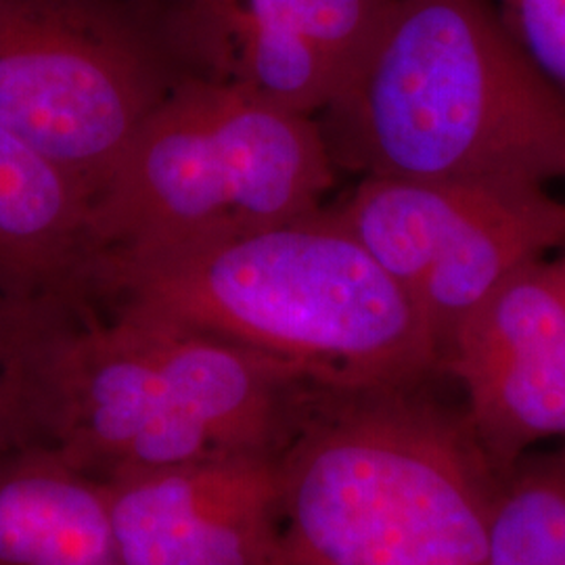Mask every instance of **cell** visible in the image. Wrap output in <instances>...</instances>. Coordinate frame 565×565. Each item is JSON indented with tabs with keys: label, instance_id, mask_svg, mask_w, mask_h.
Listing matches in <instances>:
<instances>
[{
	"label": "cell",
	"instance_id": "obj_1",
	"mask_svg": "<svg viewBox=\"0 0 565 565\" xmlns=\"http://www.w3.org/2000/svg\"><path fill=\"white\" fill-rule=\"evenodd\" d=\"M82 289L242 345L315 387L419 385L438 369L415 300L329 207L228 237L102 252Z\"/></svg>",
	"mask_w": 565,
	"mask_h": 565
},
{
	"label": "cell",
	"instance_id": "obj_2",
	"mask_svg": "<svg viewBox=\"0 0 565 565\" xmlns=\"http://www.w3.org/2000/svg\"><path fill=\"white\" fill-rule=\"evenodd\" d=\"M82 291L13 302L28 445L93 478L268 450L289 377L263 356Z\"/></svg>",
	"mask_w": 565,
	"mask_h": 565
},
{
	"label": "cell",
	"instance_id": "obj_3",
	"mask_svg": "<svg viewBox=\"0 0 565 565\" xmlns=\"http://www.w3.org/2000/svg\"><path fill=\"white\" fill-rule=\"evenodd\" d=\"M317 121L335 168L359 177L565 179V103L494 0H387L359 67Z\"/></svg>",
	"mask_w": 565,
	"mask_h": 565
},
{
	"label": "cell",
	"instance_id": "obj_4",
	"mask_svg": "<svg viewBox=\"0 0 565 565\" xmlns=\"http://www.w3.org/2000/svg\"><path fill=\"white\" fill-rule=\"evenodd\" d=\"M415 387L303 385L277 448L289 565H484L476 440Z\"/></svg>",
	"mask_w": 565,
	"mask_h": 565
},
{
	"label": "cell",
	"instance_id": "obj_5",
	"mask_svg": "<svg viewBox=\"0 0 565 565\" xmlns=\"http://www.w3.org/2000/svg\"><path fill=\"white\" fill-rule=\"evenodd\" d=\"M335 177L317 118L179 78L93 200L95 247L181 245L298 221L324 207Z\"/></svg>",
	"mask_w": 565,
	"mask_h": 565
},
{
	"label": "cell",
	"instance_id": "obj_6",
	"mask_svg": "<svg viewBox=\"0 0 565 565\" xmlns=\"http://www.w3.org/2000/svg\"><path fill=\"white\" fill-rule=\"evenodd\" d=\"M177 81L121 0H0V121L93 200Z\"/></svg>",
	"mask_w": 565,
	"mask_h": 565
},
{
	"label": "cell",
	"instance_id": "obj_7",
	"mask_svg": "<svg viewBox=\"0 0 565 565\" xmlns=\"http://www.w3.org/2000/svg\"><path fill=\"white\" fill-rule=\"evenodd\" d=\"M387 0H149L137 13L179 78L317 118L352 78Z\"/></svg>",
	"mask_w": 565,
	"mask_h": 565
},
{
	"label": "cell",
	"instance_id": "obj_8",
	"mask_svg": "<svg viewBox=\"0 0 565 565\" xmlns=\"http://www.w3.org/2000/svg\"><path fill=\"white\" fill-rule=\"evenodd\" d=\"M476 445L494 457L565 436V247L490 294L446 343Z\"/></svg>",
	"mask_w": 565,
	"mask_h": 565
},
{
	"label": "cell",
	"instance_id": "obj_9",
	"mask_svg": "<svg viewBox=\"0 0 565 565\" xmlns=\"http://www.w3.org/2000/svg\"><path fill=\"white\" fill-rule=\"evenodd\" d=\"M121 565H289L277 450H237L105 482Z\"/></svg>",
	"mask_w": 565,
	"mask_h": 565
},
{
	"label": "cell",
	"instance_id": "obj_10",
	"mask_svg": "<svg viewBox=\"0 0 565 565\" xmlns=\"http://www.w3.org/2000/svg\"><path fill=\"white\" fill-rule=\"evenodd\" d=\"M95 254L88 186L0 121V296L72 294Z\"/></svg>",
	"mask_w": 565,
	"mask_h": 565
},
{
	"label": "cell",
	"instance_id": "obj_11",
	"mask_svg": "<svg viewBox=\"0 0 565 565\" xmlns=\"http://www.w3.org/2000/svg\"><path fill=\"white\" fill-rule=\"evenodd\" d=\"M565 247V203L543 184H507L465 223L415 287L440 356L455 329L527 264Z\"/></svg>",
	"mask_w": 565,
	"mask_h": 565
},
{
	"label": "cell",
	"instance_id": "obj_12",
	"mask_svg": "<svg viewBox=\"0 0 565 565\" xmlns=\"http://www.w3.org/2000/svg\"><path fill=\"white\" fill-rule=\"evenodd\" d=\"M0 565H121L105 482L44 446L0 455Z\"/></svg>",
	"mask_w": 565,
	"mask_h": 565
},
{
	"label": "cell",
	"instance_id": "obj_13",
	"mask_svg": "<svg viewBox=\"0 0 565 565\" xmlns=\"http://www.w3.org/2000/svg\"><path fill=\"white\" fill-rule=\"evenodd\" d=\"M484 565H565V459L527 469L492 494Z\"/></svg>",
	"mask_w": 565,
	"mask_h": 565
},
{
	"label": "cell",
	"instance_id": "obj_14",
	"mask_svg": "<svg viewBox=\"0 0 565 565\" xmlns=\"http://www.w3.org/2000/svg\"><path fill=\"white\" fill-rule=\"evenodd\" d=\"M525 60L565 103V0H494Z\"/></svg>",
	"mask_w": 565,
	"mask_h": 565
},
{
	"label": "cell",
	"instance_id": "obj_15",
	"mask_svg": "<svg viewBox=\"0 0 565 565\" xmlns=\"http://www.w3.org/2000/svg\"><path fill=\"white\" fill-rule=\"evenodd\" d=\"M28 445L13 300L0 296V455Z\"/></svg>",
	"mask_w": 565,
	"mask_h": 565
},
{
	"label": "cell",
	"instance_id": "obj_16",
	"mask_svg": "<svg viewBox=\"0 0 565 565\" xmlns=\"http://www.w3.org/2000/svg\"><path fill=\"white\" fill-rule=\"evenodd\" d=\"M121 2H124V4H128V7H130V9H135V11H139V9H141V7H145V4H147V2H149V0H121Z\"/></svg>",
	"mask_w": 565,
	"mask_h": 565
}]
</instances>
